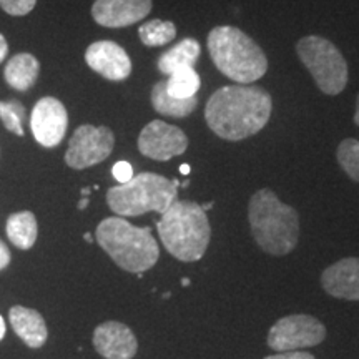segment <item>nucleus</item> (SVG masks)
<instances>
[{"label": "nucleus", "mask_w": 359, "mask_h": 359, "mask_svg": "<svg viewBox=\"0 0 359 359\" xmlns=\"http://www.w3.org/2000/svg\"><path fill=\"white\" fill-rule=\"evenodd\" d=\"M188 148V137L182 128L163 120H154L143 127L138 137V150L147 158L168 161L173 156L183 155Z\"/></svg>", "instance_id": "nucleus-10"}, {"label": "nucleus", "mask_w": 359, "mask_h": 359, "mask_svg": "<svg viewBox=\"0 0 359 359\" xmlns=\"http://www.w3.org/2000/svg\"><path fill=\"white\" fill-rule=\"evenodd\" d=\"M85 62L93 72L111 82H123L132 74V60L123 47L111 40H98L85 50Z\"/></svg>", "instance_id": "nucleus-12"}, {"label": "nucleus", "mask_w": 359, "mask_h": 359, "mask_svg": "<svg viewBox=\"0 0 359 359\" xmlns=\"http://www.w3.org/2000/svg\"><path fill=\"white\" fill-rule=\"evenodd\" d=\"M7 52H8V43H7L6 37H4V35L0 34V64H2V62L6 60Z\"/></svg>", "instance_id": "nucleus-29"}, {"label": "nucleus", "mask_w": 359, "mask_h": 359, "mask_svg": "<svg viewBox=\"0 0 359 359\" xmlns=\"http://www.w3.org/2000/svg\"><path fill=\"white\" fill-rule=\"evenodd\" d=\"M40 75V64L37 57L32 53H17L7 62L4 69V79L8 83V87L19 92H27L37 82Z\"/></svg>", "instance_id": "nucleus-17"}, {"label": "nucleus", "mask_w": 359, "mask_h": 359, "mask_svg": "<svg viewBox=\"0 0 359 359\" xmlns=\"http://www.w3.org/2000/svg\"><path fill=\"white\" fill-rule=\"evenodd\" d=\"M4 336H6V321H4V318L0 316V341L4 339Z\"/></svg>", "instance_id": "nucleus-30"}, {"label": "nucleus", "mask_w": 359, "mask_h": 359, "mask_svg": "<svg viewBox=\"0 0 359 359\" xmlns=\"http://www.w3.org/2000/svg\"><path fill=\"white\" fill-rule=\"evenodd\" d=\"M264 359H314V356L311 353H304V351H283Z\"/></svg>", "instance_id": "nucleus-27"}, {"label": "nucleus", "mask_w": 359, "mask_h": 359, "mask_svg": "<svg viewBox=\"0 0 359 359\" xmlns=\"http://www.w3.org/2000/svg\"><path fill=\"white\" fill-rule=\"evenodd\" d=\"M111 173L118 183H127L133 178V168L128 161H116L111 168Z\"/></svg>", "instance_id": "nucleus-26"}, {"label": "nucleus", "mask_w": 359, "mask_h": 359, "mask_svg": "<svg viewBox=\"0 0 359 359\" xmlns=\"http://www.w3.org/2000/svg\"><path fill=\"white\" fill-rule=\"evenodd\" d=\"M0 120L8 132L24 137L25 109L19 100L0 102Z\"/></svg>", "instance_id": "nucleus-24"}, {"label": "nucleus", "mask_w": 359, "mask_h": 359, "mask_svg": "<svg viewBox=\"0 0 359 359\" xmlns=\"http://www.w3.org/2000/svg\"><path fill=\"white\" fill-rule=\"evenodd\" d=\"M87 206H88V198H87V196H83V198L79 201V210H85Z\"/></svg>", "instance_id": "nucleus-32"}, {"label": "nucleus", "mask_w": 359, "mask_h": 359, "mask_svg": "<svg viewBox=\"0 0 359 359\" xmlns=\"http://www.w3.org/2000/svg\"><path fill=\"white\" fill-rule=\"evenodd\" d=\"M156 230L168 253L187 263L203 258L212 238L206 212L201 205L188 200H175L161 215Z\"/></svg>", "instance_id": "nucleus-4"}, {"label": "nucleus", "mask_w": 359, "mask_h": 359, "mask_svg": "<svg viewBox=\"0 0 359 359\" xmlns=\"http://www.w3.org/2000/svg\"><path fill=\"white\" fill-rule=\"evenodd\" d=\"M336 158L344 173L359 183V142L354 138H346L341 142L336 150Z\"/></svg>", "instance_id": "nucleus-23"}, {"label": "nucleus", "mask_w": 359, "mask_h": 359, "mask_svg": "<svg viewBox=\"0 0 359 359\" xmlns=\"http://www.w3.org/2000/svg\"><path fill=\"white\" fill-rule=\"evenodd\" d=\"M354 123L359 127V95L356 98V111H354Z\"/></svg>", "instance_id": "nucleus-31"}, {"label": "nucleus", "mask_w": 359, "mask_h": 359, "mask_svg": "<svg viewBox=\"0 0 359 359\" xmlns=\"http://www.w3.org/2000/svg\"><path fill=\"white\" fill-rule=\"evenodd\" d=\"M213 201H210V203H205V205H201V208L205 210V212H208V210H212L213 208Z\"/></svg>", "instance_id": "nucleus-34"}, {"label": "nucleus", "mask_w": 359, "mask_h": 359, "mask_svg": "<svg viewBox=\"0 0 359 359\" xmlns=\"http://www.w3.org/2000/svg\"><path fill=\"white\" fill-rule=\"evenodd\" d=\"M248 219L257 245L273 257H285L298 245V212L283 203L269 188H262L251 196Z\"/></svg>", "instance_id": "nucleus-2"}, {"label": "nucleus", "mask_w": 359, "mask_h": 359, "mask_svg": "<svg viewBox=\"0 0 359 359\" xmlns=\"http://www.w3.org/2000/svg\"><path fill=\"white\" fill-rule=\"evenodd\" d=\"M138 37L147 47H161L177 37V25L170 20H148L138 29Z\"/></svg>", "instance_id": "nucleus-21"}, {"label": "nucleus", "mask_w": 359, "mask_h": 359, "mask_svg": "<svg viewBox=\"0 0 359 359\" xmlns=\"http://www.w3.org/2000/svg\"><path fill=\"white\" fill-rule=\"evenodd\" d=\"M114 147L115 135L109 127L82 125L72 135L65 163L74 170L90 168L109 158Z\"/></svg>", "instance_id": "nucleus-9"}, {"label": "nucleus", "mask_w": 359, "mask_h": 359, "mask_svg": "<svg viewBox=\"0 0 359 359\" xmlns=\"http://www.w3.org/2000/svg\"><path fill=\"white\" fill-rule=\"evenodd\" d=\"M201 52V45L196 39L187 37L182 42H178L170 50L163 52L158 58V70L163 75L175 74L182 69H195V64L198 62Z\"/></svg>", "instance_id": "nucleus-18"}, {"label": "nucleus", "mask_w": 359, "mask_h": 359, "mask_svg": "<svg viewBox=\"0 0 359 359\" xmlns=\"http://www.w3.org/2000/svg\"><path fill=\"white\" fill-rule=\"evenodd\" d=\"M93 346L105 359H132L138 343L133 331L118 321H107L93 331Z\"/></svg>", "instance_id": "nucleus-14"}, {"label": "nucleus", "mask_w": 359, "mask_h": 359, "mask_svg": "<svg viewBox=\"0 0 359 359\" xmlns=\"http://www.w3.org/2000/svg\"><path fill=\"white\" fill-rule=\"evenodd\" d=\"M326 338V327L309 314H291L278 320L268 333V346L273 351H299L318 346Z\"/></svg>", "instance_id": "nucleus-8"}, {"label": "nucleus", "mask_w": 359, "mask_h": 359, "mask_svg": "<svg viewBox=\"0 0 359 359\" xmlns=\"http://www.w3.org/2000/svg\"><path fill=\"white\" fill-rule=\"evenodd\" d=\"M180 172H182L183 175H188L191 172V167L190 165H182V167H180Z\"/></svg>", "instance_id": "nucleus-33"}, {"label": "nucleus", "mask_w": 359, "mask_h": 359, "mask_svg": "<svg viewBox=\"0 0 359 359\" xmlns=\"http://www.w3.org/2000/svg\"><path fill=\"white\" fill-rule=\"evenodd\" d=\"M200 85L201 80L198 72L195 69H182L167 79V92L175 98L185 100V98L196 97Z\"/></svg>", "instance_id": "nucleus-22"}, {"label": "nucleus", "mask_w": 359, "mask_h": 359, "mask_svg": "<svg viewBox=\"0 0 359 359\" xmlns=\"http://www.w3.org/2000/svg\"><path fill=\"white\" fill-rule=\"evenodd\" d=\"M37 6V0H0V7L4 12L13 17L29 15Z\"/></svg>", "instance_id": "nucleus-25"}, {"label": "nucleus", "mask_w": 359, "mask_h": 359, "mask_svg": "<svg viewBox=\"0 0 359 359\" xmlns=\"http://www.w3.org/2000/svg\"><path fill=\"white\" fill-rule=\"evenodd\" d=\"M178 180L143 172L107 191V203L118 217H140L148 212L163 215L178 196Z\"/></svg>", "instance_id": "nucleus-6"}, {"label": "nucleus", "mask_w": 359, "mask_h": 359, "mask_svg": "<svg viewBox=\"0 0 359 359\" xmlns=\"http://www.w3.org/2000/svg\"><path fill=\"white\" fill-rule=\"evenodd\" d=\"M88 193H90V188H83V190H82V195H83V196H87Z\"/></svg>", "instance_id": "nucleus-37"}, {"label": "nucleus", "mask_w": 359, "mask_h": 359, "mask_svg": "<svg viewBox=\"0 0 359 359\" xmlns=\"http://www.w3.org/2000/svg\"><path fill=\"white\" fill-rule=\"evenodd\" d=\"M150 100L156 114L173 116V118H185L198 107V97L180 100V98L170 95L167 92V80H160L154 85L150 92Z\"/></svg>", "instance_id": "nucleus-19"}, {"label": "nucleus", "mask_w": 359, "mask_h": 359, "mask_svg": "<svg viewBox=\"0 0 359 359\" xmlns=\"http://www.w3.org/2000/svg\"><path fill=\"white\" fill-rule=\"evenodd\" d=\"M85 240H87L88 241V243H92V235H90V233H85Z\"/></svg>", "instance_id": "nucleus-35"}, {"label": "nucleus", "mask_w": 359, "mask_h": 359, "mask_svg": "<svg viewBox=\"0 0 359 359\" xmlns=\"http://www.w3.org/2000/svg\"><path fill=\"white\" fill-rule=\"evenodd\" d=\"M30 128L37 143L45 148L60 145L69 128L65 105L55 97H43L35 103L30 115Z\"/></svg>", "instance_id": "nucleus-11"}, {"label": "nucleus", "mask_w": 359, "mask_h": 359, "mask_svg": "<svg viewBox=\"0 0 359 359\" xmlns=\"http://www.w3.org/2000/svg\"><path fill=\"white\" fill-rule=\"evenodd\" d=\"M321 285L334 298L359 302V258H343L327 266L321 275Z\"/></svg>", "instance_id": "nucleus-15"}, {"label": "nucleus", "mask_w": 359, "mask_h": 359, "mask_svg": "<svg viewBox=\"0 0 359 359\" xmlns=\"http://www.w3.org/2000/svg\"><path fill=\"white\" fill-rule=\"evenodd\" d=\"M182 285H183V286H188V285H190V281H188V278H183Z\"/></svg>", "instance_id": "nucleus-36"}, {"label": "nucleus", "mask_w": 359, "mask_h": 359, "mask_svg": "<svg viewBox=\"0 0 359 359\" xmlns=\"http://www.w3.org/2000/svg\"><path fill=\"white\" fill-rule=\"evenodd\" d=\"M8 320L15 334L24 341L27 346L40 348L47 341L48 331L43 316L37 309L25 306H13L8 311Z\"/></svg>", "instance_id": "nucleus-16"}, {"label": "nucleus", "mask_w": 359, "mask_h": 359, "mask_svg": "<svg viewBox=\"0 0 359 359\" xmlns=\"http://www.w3.org/2000/svg\"><path fill=\"white\" fill-rule=\"evenodd\" d=\"M296 53L323 93L339 95L346 88L348 62L331 40L320 35H308L296 43Z\"/></svg>", "instance_id": "nucleus-7"}, {"label": "nucleus", "mask_w": 359, "mask_h": 359, "mask_svg": "<svg viewBox=\"0 0 359 359\" xmlns=\"http://www.w3.org/2000/svg\"><path fill=\"white\" fill-rule=\"evenodd\" d=\"M206 45L215 67L233 82L248 85L266 74V53L248 34L236 27H215L208 34Z\"/></svg>", "instance_id": "nucleus-3"}, {"label": "nucleus", "mask_w": 359, "mask_h": 359, "mask_svg": "<svg viewBox=\"0 0 359 359\" xmlns=\"http://www.w3.org/2000/svg\"><path fill=\"white\" fill-rule=\"evenodd\" d=\"M11 263V251H8L7 245L0 240V269L7 268Z\"/></svg>", "instance_id": "nucleus-28"}, {"label": "nucleus", "mask_w": 359, "mask_h": 359, "mask_svg": "<svg viewBox=\"0 0 359 359\" xmlns=\"http://www.w3.org/2000/svg\"><path fill=\"white\" fill-rule=\"evenodd\" d=\"M97 243L125 271L142 275L160 258L158 243L150 228H138L123 217L105 218L97 226Z\"/></svg>", "instance_id": "nucleus-5"}, {"label": "nucleus", "mask_w": 359, "mask_h": 359, "mask_svg": "<svg viewBox=\"0 0 359 359\" xmlns=\"http://www.w3.org/2000/svg\"><path fill=\"white\" fill-rule=\"evenodd\" d=\"M6 231L8 240L12 241L17 248L30 250L37 241L39 226L37 218L32 212H19L8 217Z\"/></svg>", "instance_id": "nucleus-20"}, {"label": "nucleus", "mask_w": 359, "mask_h": 359, "mask_svg": "<svg viewBox=\"0 0 359 359\" xmlns=\"http://www.w3.org/2000/svg\"><path fill=\"white\" fill-rule=\"evenodd\" d=\"M154 7V0H95L92 17L98 25L122 29L142 22Z\"/></svg>", "instance_id": "nucleus-13"}, {"label": "nucleus", "mask_w": 359, "mask_h": 359, "mask_svg": "<svg viewBox=\"0 0 359 359\" xmlns=\"http://www.w3.org/2000/svg\"><path fill=\"white\" fill-rule=\"evenodd\" d=\"M273 111L269 92L255 85H228L208 98L205 120L210 130L228 142L253 137L266 127Z\"/></svg>", "instance_id": "nucleus-1"}]
</instances>
